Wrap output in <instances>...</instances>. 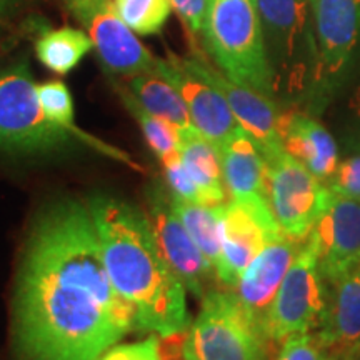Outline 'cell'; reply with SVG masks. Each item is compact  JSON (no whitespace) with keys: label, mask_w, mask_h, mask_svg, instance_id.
<instances>
[{"label":"cell","mask_w":360,"mask_h":360,"mask_svg":"<svg viewBox=\"0 0 360 360\" xmlns=\"http://www.w3.org/2000/svg\"><path fill=\"white\" fill-rule=\"evenodd\" d=\"M135 312L103 264L89 205L44 207L22 247L11 305L15 360H101L130 332Z\"/></svg>","instance_id":"obj_1"},{"label":"cell","mask_w":360,"mask_h":360,"mask_svg":"<svg viewBox=\"0 0 360 360\" xmlns=\"http://www.w3.org/2000/svg\"><path fill=\"white\" fill-rule=\"evenodd\" d=\"M112 283L135 312L137 332L179 335L192 326L187 289L162 257L147 215L137 205L96 193L87 200Z\"/></svg>","instance_id":"obj_2"},{"label":"cell","mask_w":360,"mask_h":360,"mask_svg":"<svg viewBox=\"0 0 360 360\" xmlns=\"http://www.w3.org/2000/svg\"><path fill=\"white\" fill-rule=\"evenodd\" d=\"M200 35L224 75L274 97V75L255 0H209Z\"/></svg>","instance_id":"obj_3"},{"label":"cell","mask_w":360,"mask_h":360,"mask_svg":"<svg viewBox=\"0 0 360 360\" xmlns=\"http://www.w3.org/2000/svg\"><path fill=\"white\" fill-rule=\"evenodd\" d=\"M84 143L44 114L27 60L0 69V154L51 157Z\"/></svg>","instance_id":"obj_4"},{"label":"cell","mask_w":360,"mask_h":360,"mask_svg":"<svg viewBox=\"0 0 360 360\" xmlns=\"http://www.w3.org/2000/svg\"><path fill=\"white\" fill-rule=\"evenodd\" d=\"M262 24L265 51L278 90L302 92L317 84L319 49L310 0H255Z\"/></svg>","instance_id":"obj_5"},{"label":"cell","mask_w":360,"mask_h":360,"mask_svg":"<svg viewBox=\"0 0 360 360\" xmlns=\"http://www.w3.org/2000/svg\"><path fill=\"white\" fill-rule=\"evenodd\" d=\"M188 337L199 360H270L272 342L247 314L232 289H210L202 297Z\"/></svg>","instance_id":"obj_6"},{"label":"cell","mask_w":360,"mask_h":360,"mask_svg":"<svg viewBox=\"0 0 360 360\" xmlns=\"http://www.w3.org/2000/svg\"><path fill=\"white\" fill-rule=\"evenodd\" d=\"M267 200L285 237L305 242L326 214L334 192L285 148L267 157Z\"/></svg>","instance_id":"obj_7"},{"label":"cell","mask_w":360,"mask_h":360,"mask_svg":"<svg viewBox=\"0 0 360 360\" xmlns=\"http://www.w3.org/2000/svg\"><path fill=\"white\" fill-rule=\"evenodd\" d=\"M328 300V285L319 269L317 255L307 240L290 265L264 319V330L272 344L300 332L321 327Z\"/></svg>","instance_id":"obj_8"},{"label":"cell","mask_w":360,"mask_h":360,"mask_svg":"<svg viewBox=\"0 0 360 360\" xmlns=\"http://www.w3.org/2000/svg\"><path fill=\"white\" fill-rule=\"evenodd\" d=\"M157 247L170 270L184 283L187 292L202 299L214 289L217 281L214 265L204 257L186 225L174 210L169 188L160 180H152L146 187V210Z\"/></svg>","instance_id":"obj_9"},{"label":"cell","mask_w":360,"mask_h":360,"mask_svg":"<svg viewBox=\"0 0 360 360\" xmlns=\"http://www.w3.org/2000/svg\"><path fill=\"white\" fill-rule=\"evenodd\" d=\"M222 254L215 274L224 289H233L269 240L283 236L267 197L229 199L220 219Z\"/></svg>","instance_id":"obj_10"},{"label":"cell","mask_w":360,"mask_h":360,"mask_svg":"<svg viewBox=\"0 0 360 360\" xmlns=\"http://www.w3.org/2000/svg\"><path fill=\"white\" fill-rule=\"evenodd\" d=\"M92 39L103 69L114 75L134 77L157 67V57L119 15L114 0H62Z\"/></svg>","instance_id":"obj_11"},{"label":"cell","mask_w":360,"mask_h":360,"mask_svg":"<svg viewBox=\"0 0 360 360\" xmlns=\"http://www.w3.org/2000/svg\"><path fill=\"white\" fill-rule=\"evenodd\" d=\"M155 72L179 90L187 103L192 125L215 147L240 127L222 94L193 69L188 58H157Z\"/></svg>","instance_id":"obj_12"},{"label":"cell","mask_w":360,"mask_h":360,"mask_svg":"<svg viewBox=\"0 0 360 360\" xmlns=\"http://www.w3.org/2000/svg\"><path fill=\"white\" fill-rule=\"evenodd\" d=\"M319 49L317 84L332 87L347 70L360 39V0H310Z\"/></svg>","instance_id":"obj_13"},{"label":"cell","mask_w":360,"mask_h":360,"mask_svg":"<svg viewBox=\"0 0 360 360\" xmlns=\"http://www.w3.org/2000/svg\"><path fill=\"white\" fill-rule=\"evenodd\" d=\"M314 247L319 269L327 283H334L360 264V200L334 193L326 214L305 238Z\"/></svg>","instance_id":"obj_14"},{"label":"cell","mask_w":360,"mask_h":360,"mask_svg":"<svg viewBox=\"0 0 360 360\" xmlns=\"http://www.w3.org/2000/svg\"><path fill=\"white\" fill-rule=\"evenodd\" d=\"M191 65L205 80H209L215 89L222 94L232 114L236 115L238 125L252 135L264 152L265 159L283 150L278 124L282 114L278 112L272 97L247 87V85L233 82L215 67L209 65L202 58H188Z\"/></svg>","instance_id":"obj_15"},{"label":"cell","mask_w":360,"mask_h":360,"mask_svg":"<svg viewBox=\"0 0 360 360\" xmlns=\"http://www.w3.org/2000/svg\"><path fill=\"white\" fill-rule=\"evenodd\" d=\"M327 285L326 315L314 334L327 360H360V264Z\"/></svg>","instance_id":"obj_16"},{"label":"cell","mask_w":360,"mask_h":360,"mask_svg":"<svg viewBox=\"0 0 360 360\" xmlns=\"http://www.w3.org/2000/svg\"><path fill=\"white\" fill-rule=\"evenodd\" d=\"M302 245L304 242H295L285 236L269 240L232 289L247 314L260 326Z\"/></svg>","instance_id":"obj_17"},{"label":"cell","mask_w":360,"mask_h":360,"mask_svg":"<svg viewBox=\"0 0 360 360\" xmlns=\"http://www.w3.org/2000/svg\"><path fill=\"white\" fill-rule=\"evenodd\" d=\"M278 134L285 152L327 184L339 165V147L332 134L302 112L282 114Z\"/></svg>","instance_id":"obj_18"},{"label":"cell","mask_w":360,"mask_h":360,"mask_svg":"<svg viewBox=\"0 0 360 360\" xmlns=\"http://www.w3.org/2000/svg\"><path fill=\"white\" fill-rule=\"evenodd\" d=\"M217 150L231 199L267 197V160L249 132L238 127Z\"/></svg>","instance_id":"obj_19"},{"label":"cell","mask_w":360,"mask_h":360,"mask_svg":"<svg viewBox=\"0 0 360 360\" xmlns=\"http://www.w3.org/2000/svg\"><path fill=\"white\" fill-rule=\"evenodd\" d=\"M179 152L199 191L200 204L224 205L229 193L224 184L217 147L192 125L179 130Z\"/></svg>","instance_id":"obj_20"},{"label":"cell","mask_w":360,"mask_h":360,"mask_svg":"<svg viewBox=\"0 0 360 360\" xmlns=\"http://www.w3.org/2000/svg\"><path fill=\"white\" fill-rule=\"evenodd\" d=\"M129 90L152 115L172 124L179 130L192 127L187 103L184 102L179 90L162 77L159 72H143L130 77Z\"/></svg>","instance_id":"obj_21"},{"label":"cell","mask_w":360,"mask_h":360,"mask_svg":"<svg viewBox=\"0 0 360 360\" xmlns=\"http://www.w3.org/2000/svg\"><path fill=\"white\" fill-rule=\"evenodd\" d=\"M94 51V42L87 32L72 27L47 30L35 42V53L42 65L53 74L65 75Z\"/></svg>","instance_id":"obj_22"},{"label":"cell","mask_w":360,"mask_h":360,"mask_svg":"<svg viewBox=\"0 0 360 360\" xmlns=\"http://www.w3.org/2000/svg\"><path fill=\"white\" fill-rule=\"evenodd\" d=\"M172 197L174 210L186 225L204 257L217 269L222 254V236H220V219L222 205H205L200 202H187Z\"/></svg>","instance_id":"obj_23"},{"label":"cell","mask_w":360,"mask_h":360,"mask_svg":"<svg viewBox=\"0 0 360 360\" xmlns=\"http://www.w3.org/2000/svg\"><path fill=\"white\" fill-rule=\"evenodd\" d=\"M37 97L40 105H42L44 114L47 115V119L51 122L58 125V127L69 130L70 134L79 137L85 146L97 148L98 152H103L105 155L129 162L130 165H134L129 157L122 154V152L107 146L105 142L98 141V139L92 137V135H89L82 129L77 127V124L74 120V101H72V94L62 80H49V82L37 84Z\"/></svg>","instance_id":"obj_24"},{"label":"cell","mask_w":360,"mask_h":360,"mask_svg":"<svg viewBox=\"0 0 360 360\" xmlns=\"http://www.w3.org/2000/svg\"><path fill=\"white\" fill-rule=\"evenodd\" d=\"M115 89L119 92V97L125 105V109H127L129 114L134 117L135 122L141 127L150 150L160 160L167 159L169 155L179 152V129L143 109L141 102L134 97V94L129 89L120 87V85H117Z\"/></svg>","instance_id":"obj_25"},{"label":"cell","mask_w":360,"mask_h":360,"mask_svg":"<svg viewBox=\"0 0 360 360\" xmlns=\"http://www.w3.org/2000/svg\"><path fill=\"white\" fill-rule=\"evenodd\" d=\"M114 6L137 35L159 34L172 13L170 0H114Z\"/></svg>","instance_id":"obj_26"},{"label":"cell","mask_w":360,"mask_h":360,"mask_svg":"<svg viewBox=\"0 0 360 360\" xmlns=\"http://www.w3.org/2000/svg\"><path fill=\"white\" fill-rule=\"evenodd\" d=\"M164 165V177L165 187L172 193L175 199L187 200V202H200L199 191H197L195 184L188 175L186 165H184L180 152L169 155L167 159L160 160Z\"/></svg>","instance_id":"obj_27"},{"label":"cell","mask_w":360,"mask_h":360,"mask_svg":"<svg viewBox=\"0 0 360 360\" xmlns=\"http://www.w3.org/2000/svg\"><path fill=\"white\" fill-rule=\"evenodd\" d=\"M101 360H164V342L162 337L150 334L143 340L115 344Z\"/></svg>","instance_id":"obj_28"},{"label":"cell","mask_w":360,"mask_h":360,"mask_svg":"<svg viewBox=\"0 0 360 360\" xmlns=\"http://www.w3.org/2000/svg\"><path fill=\"white\" fill-rule=\"evenodd\" d=\"M274 360H327V357L314 332H300L278 344Z\"/></svg>","instance_id":"obj_29"},{"label":"cell","mask_w":360,"mask_h":360,"mask_svg":"<svg viewBox=\"0 0 360 360\" xmlns=\"http://www.w3.org/2000/svg\"><path fill=\"white\" fill-rule=\"evenodd\" d=\"M327 187L335 195L360 200V154L339 162L335 172L328 179Z\"/></svg>","instance_id":"obj_30"},{"label":"cell","mask_w":360,"mask_h":360,"mask_svg":"<svg viewBox=\"0 0 360 360\" xmlns=\"http://www.w3.org/2000/svg\"><path fill=\"white\" fill-rule=\"evenodd\" d=\"M172 11L192 35H200L209 8V0H170Z\"/></svg>","instance_id":"obj_31"},{"label":"cell","mask_w":360,"mask_h":360,"mask_svg":"<svg viewBox=\"0 0 360 360\" xmlns=\"http://www.w3.org/2000/svg\"><path fill=\"white\" fill-rule=\"evenodd\" d=\"M350 110H352V143L360 154V89L354 94L352 102H350Z\"/></svg>","instance_id":"obj_32"},{"label":"cell","mask_w":360,"mask_h":360,"mask_svg":"<svg viewBox=\"0 0 360 360\" xmlns=\"http://www.w3.org/2000/svg\"><path fill=\"white\" fill-rule=\"evenodd\" d=\"M25 0H0V17L11 15L19 8Z\"/></svg>","instance_id":"obj_33"},{"label":"cell","mask_w":360,"mask_h":360,"mask_svg":"<svg viewBox=\"0 0 360 360\" xmlns=\"http://www.w3.org/2000/svg\"><path fill=\"white\" fill-rule=\"evenodd\" d=\"M184 360H199L197 359L195 352H193L191 337H188V332L186 335V340H184Z\"/></svg>","instance_id":"obj_34"}]
</instances>
